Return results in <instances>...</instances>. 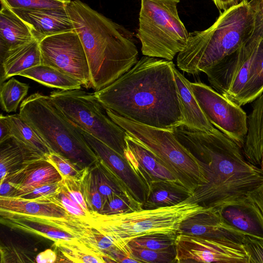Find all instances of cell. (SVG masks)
<instances>
[{
  "instance_id": "cell-40",
  "label": "cell",
  "mask_w": 263,
  "mask_h": 263,
  "mask_svg": "<svg viewBox=\"0 0 263 263\" xmlns=\"http://www.w3.org/2000/svg\"><path fill=\"white\" fill-rule=\"evenodd\" d=\"M46 160L55 168L62 178L76 176L82 168L70 159L53 152L47 155Z\"/></svg>"
},
{
  "instance_id": "cell-21",
  "label": "cell",
  "mask_w": 263,
  "mask_h": 263,
  "mask_svg": "<svg viewBox=\"0 0 263 263\" xmlns=\"http://www.w3.org/2000/svg\"><path fill=\"white\" fill-rule=\"evenodd\" d=\"M0 215L59 218L77 217L70 214L63 206L50 201L2 196H0Z\"/></svg>"
},
{
  "instance_id": "cell-1",
  "label": "cell",
  "mask_w": 263,
  "mask_h": 263,
  "mask_svg": "<svg viewBox=\"0 0 263 263\" xmlns=\"http://www.w3.org/2000/svg\"><path fill=\"white\" fill-rule=\"evenodd\" d=\"M173 64L144 55L128 71L93 94L105 108L126 119L173 130L182 123Z\"/></svg>"
},
{
  "instance_id": "cell-17",
  "label": "cell",
  "mask_w": 263,
  "mask_h": 263,
  "mask_svg": "<svg viewBox=\"0 0 263 263\" xmlns=\"http://www.w3.org/2000/svg\"><path fill=\"white\" fill-rule=\"evenodd\" d=\"M11 10L28 25L39 42L48 36L74 30L66 7Z\"/></svg>"
},
{
  "instance_id": "cell-4",
  "label": "cell",
  "mask_w": 263,
  "mask_h": 263,
  "mask_svg": "<svg viewBox=\"0 0 263 263\" xmlns=\"http://www.w3.org/2000/svg\"><path fill=\"white\" fill-rule=\"evenodd\" d=\"M259 23L258 12L248 0L223 11L208 29L189 32L185 47L177 54L178 67L195 74L214 66L248 42Z\"/></svg>"
},
{
  "instance_id": "cell-29",
  "label": "cell",
  "mask_w": 263,
  "mask_h": 263,
  "mask_svg": "<svg viewBox=\"0 0 263 263\" xmlns=\"http://www.w3.org/2000/svg\"><path fill=\"white\" fill-rule=\"evenodd\" d=\"M91 167L103 203L116 196H132L122 180L103 160L98 158Z\"/></svg>"
},
{
  "instance_id": "cell-36",
  "label": "cell",
  "mask_w": 263,
  "mask_h": 263,
  "mask_svg": "<svg viewBox=\"0 0 263 263\" xmlns=\"http://www.w3.org/2000/svg\"><path fill=\"white\" fill-rule=\"evenodd\" d=\"M132 257L138 262L177 263L175 246L164 250H154L128 245Z\"/></svg>"
},
{
  "instance_id": "cell-22",
  "label": "cell",
  "mask_w": 263,
  "mask_h": 263,
  "mask_svg": "<svg viewBox=\"0 0 263 263\" xmlns=\"http://www.w3.org/2000/svg\"><path fill=\"white\" fill-rule=\"evenodd\" d=\"M1 84L9 78L42 64L39 42L34 40L8 50L1 58Z\"/></svg>"
},
{
  "instance_id": "cell-20",
  "label": "cell",
  "mask_w": 263,
  "mask_h": 263,
  "mask_svg": "<svg viewBox=\"0 0 263 263\" xmlns=\"http://www.w3.org/2000/svg\"><path fill=\"white\" fill-rule=\"evenodd\" d=\"M11 137L21 147L24 154V163L46 159L52 152L34 129L20 114L6 116Z\"/></svg>"
},
{
  "instance_id": "cell-5",
  "label": "cell",
  "mask_w": 263,
  "mask_h": 263,
  "mask_svg": "<svg viewBox=\"0 0 263 263\" xmlns=\"http://www.w3.org/2000/svg\"><path fill=\"white\" fill-rule=\"evenodd\" d=\"M206 209L190 197L169 206L114 215L92 212L89 223L92 228L111 237L119 249L133 258L127 245L132 239L156 233L177 234L183 220Z\"/></svg>"
},
{
  "instance_id": "cell-49",
  "label": "cell",
  "mask_w": 263,
  "mask_h": 263,
  "mask_svg": "<svg viewBox=\"0 0 263 263\" xmlns=\"http://www.w3.org/2000/svg\"><path fill=\"white\" fill-rule=\"evenodd\" d=\"M257 12L259 14V19H260V33H261V39H262V40H263V14L259 13L258 11H257Z\"/></svg>"
},
{
  "instance_id": "cell-30",
  "label": "cell",
  "mask_w": 263,
  "mask_h": 263,
  "mask_svg": "<svg viewBox=\"0 0 263 263\" xmlns=\"http://www.w3.org/2000/svg\"><path fill=\"white\" fill-rule=\"evenodd\" d=\"M62 256L70 262H114L101 251L97 250L81 240L54 243Z\"/></svg>"
},
{
  "instance_id": "cell-48",
  "label": "cell",
  "mask_w": 263,
  "mask_h": 263,
  "mask_svg": "<svg viewBox=\"0 0 263 263\" xmlns=\"http://www.w3.org/2000/svg\"><path fill=\"white\" fill-rule=\"evenodd\" d=\"M251 2L258 12L263 14V0H252Z\"/></svg>"
},
{
  "instance_id": "cell-12",
  "label": "cell",
  "mask_w": 263,
  "mask_h": 263,
  "mask_svg": "<svg viewBox=\"0 0 263 263\" xmlns=\"http://www.w3.org/2000/svg\"><path fill=\"white\" fill-rule=\"evenodd\" d=\"M42 64L53 67L91 88L87 58L81 40L73 31L47 36L39 42Z\"/></svg>"
},
{
  "instance_id": "cell-19",
  "label": "cell",
  "mask_w": 263,
  "mask_h": 263,
  "mask_svg": "<svg viewBox=\"0 0 263 263\" xmlns=\"http://www.w3.org/2000/svg\"><path fill=\"white\" fill-rule=\"evenodd\" d=\"M172 69L180 104L181 125L204 132L216 130L217 128L206 118L195 98L191 88V82L175 68L174 64Z\"/></svg>"
},
{
  "instance_id": "cell-38",
  "label": "cell",
  "mask_w": 263,
  "mask_h": 263,
  "mask_svg": "<svg viewBox=\"0 0 263 263\" xmlns=\"http://www.w3.org/2000/svg\"><path fill=\"white\" fill-rule=\"evenodd\" d=\"M46 201L59 204L73 216L89 222L92 212L85 211L79 203L71 198L62 185L61 191L57 194Z\"/></svg>"
},
{
  "instance_id": "cell-32",
  "label": "cell",
  "mask_w": 263,
  "mask_h": 263,
  "mask_svg": "<svg viewBox=\"0 0 263 263\" xmlns=\"http://www.w3.org/2000/svg\"><path fill=\"white\" fill-rule=\"evenodd\" d=\"M84 199L91 212L100 213L103 200L99 191L96 179L91 166L82 168L79 174Z\"/></svg>"
},
{
  "instance_id": "cell-18",
  "label": "cell",
  "mask_w": 263,
  "mask_h": 263,
  "mask_svg": "<svg viewBox=\"0 0 263 263\" xmlns=\"http://www.w3.org/2000/svg\"><path fill=\"white\" fill-rule=\"evenodd\" d=\"M226 223L245 235L263 239V219L247 196L214 208Z\"/></svg>"
},
{
  "instance_id": "cell-35",
  "label": "cell",
  "mask_w": 263,
  "mask_h": 263,
  "mask_svg": "<svg viewBox=\"0 0 263 263\" xmlns=\"http://www.w3.org/2000/svg\"><path fill=\"white\" fill-rule=\"evenodd\" d=\"M177 235L175 233H152L133 238L127 245L154 250H164L175 246Z\"/></svg>"
},
{
  "instance_id": "cell-42",
  "label": "cell",
  "mask_w": 263,
  "mask_h": 263,
  "mask_svg": "<svg viewBox=\"0 0 263 263\" xmlns=\"http://www.w3.org/2000/svg\"><path fill=\"white\" fill-rule=\"evenodd\" d=\"M242 244L249 263H263V239L246 235Z\"/></svg>"
},
{
  "instance_id": "cell-51",
  "label": "cell",
  "mask_w": 263,
  "mask_h": 263,
  "mask_svg": "<svg viewBox=\"0 0 263 263\" xmlns=\"http://www.w3.org/2000/svg\"><path fill=\"white\" fill-rule=\"evenodd\" d=\"M59 1H62V2H65V3H69L71 0H59Z\"/></svg>"
},
{
  "instance_id": "cell-44",
  "label": "cell",
  "mask_w": 263,
  "mask_h": 263,
  "mask_svg": "<svg viewBox=\"0 0 263 263\" xmlns=\"http://www.w3.org/2000/svg\"><path fill=\"white\" fill-rule=\"evenodd\" d=\"M263 219V182L247 195Z\"/></svg>"
},
{
  "instance_id": "cell-26",
  "label": "cell",
  "mask_w": 263,
  "mask_h": 263,
  "mask_svg": "<svg viewBox=\"0 0 263 263\" xmlns=\"http://www.w3.org/2000/svg\"><path fill=\"white\" fill-rule=\"evenodd\" d=\"M1 217L2 223L11 229L42 236L52 240L54 243L79 240L62 230L47 223L18 215H2Z\"/></svg>"
},
{
  "instance_id": "cell-10",
  "label": "cell",
  "mask_w": 263,
  "mask_h": 263,
  "mask_svg": "<svg viewBox=\"0 0 263 263\" xmlns=\"http://www.w3.org/2000/svg\"><path fill=\"white\" fill-rule=\"evenodd\" d=\"M261 40L260 24L253 36L240 48L203 71L217 92L236 104L248 81Z\"/></svg>"
},
{
  "instance_id": "cell-46",
  "label": "cell",
  "mask_w": 263,
  "mask_h": 263,
  "mask_svg": "<svg viewBox=\"0 0 263 263\" xmlns=\"http://www.w3.org/2000/svg\"><path fill=\"white\" fill-rule=\"evenodd\" d=\"M0 143L11 137L10 126L6 116L2 114L0 116Z\"/></svg>"
},
{
  "instance_id": "cell-23",
  "label": "cell",
  "mask_w": 263,
  "mask_h": 263,
  "mask_svg": "<svg viewBox=\"0 0 263 263\" xmlns=\"http://www.w3.org/2000/svg\"><path fill=\"white\" fill-rule=\"evenodd\" d=\"M35 39L28 25L11 9L1 5L0 10V57L9 50Z\"/></svg>"
},
{
  "instance_id": "cell-41",
  "label": "cell",
  "mask_w": 263,
  "mask_h": 263,
  "mask_svg": "<svg viewBox=\"0 0 263 263\" xmlns=\"http://www.w3.org/2000/svg\"><path fill=\"white\" fill-rule=\"evenodd\" d=\"M79 174L76 176L62 178L61 184L74 201L79 203L85 211L91 212L84 199Z\"/></svg>"
},
{
  "instance_id": "cell-9",
  "label": "cell",
  "mask_w": 263,
  "mask_h": 263,
  "mask_svg": "<svg viewBox=\"0 0 263 263\" xmlns=\"http://www.w3.org/2000/svg\"><path fill=\"white\" fill-rule=\"evenodd\" d=\"M49 96L54 104L80 129L124 157L127 132L109 118L93 93L81 88L57 90L51 91Z\"/></svg>"
},
{
  "instance_id": "cell-45",
  "label": "cell",
  "mask_w": 263,
  "mask_h": 263,
  "mask_svg": "<svg viewBox=\"0 0 263 263\" xmlns=\"http://www.w3.org/2000/svg\"><path fill=\"white\" fill-rule=\"evenodd\" d=\"M57 253L50 249L39 253L35 259L37 263H53L57 261Z\"/></svg>"
},
{
  "instance_id": "cell-34",
  "label": "cell",
  "mask_w": 263,
  "mask_h": 263,
  "mask_svg": "<svg viewBox=\"0 0 263 263\" xmlns=\"http://www.w3.org/2000/svg\"><path fill=\"white\" fill-rule=\"evenodd\" d=\"M29 86L14 78L1 84L0 100L7 112H15L21 101L27 95Z\"/></svg>"
},
{
  "instance_id": "cell-3",
  "label": "cell",
  "mask_w": 263,
  "mask_h": 263,
  "mask_svg": "<svg viewBox=\"0 0 263 263\" xmlns=\"http://www.w3.org/2000/svg\"><path fill=\"white\" fill-rule=\"evenodd\" d=\"M66 8L85 51L95 91L136 64L138 50L130 31L80 0L71 1Z\"/></svg>"
},
{
  "instance_id": "cell-6",
  "label": "cell",
  "mask_w": 263,
  "mask_h": 263,
  "mask_svg": "<svg viewBox=\"0 0 263 263\" xmlns=\"http://www.w3.org/2000/svg\"><path fill=\"white\" fill-rule=\"evenodd\" d=\"M52 152L80 167L91 166L98 158L80 129L54 104L50 96L35 92L21 103L20 113Z\"/></svg>"
},
{
  "instance_id": "cell-47",
  "label": "cell",
  "mask_w": 263,
  "mask_h": 263,
  "mask_svg": "<svg viewBox=\"0 0 263 263\" xmlns=\"http://www.w3.org/2000/svg\"><path fill=\"white\" fill-rule=\"evenodd\" d=\"M219 10L225 11L235 6L243 0H211Z\"/></svg>"
},
{
  "instance_id": "cell-11",
  "label": "cell",
  "mask_w": 263,
  "mask_h": 263,
  "mask_svg": "<svg viewBox=\"0 0 263 263\" xmlns=\"http://www.w3.org/2000/svg\"><path fill=\"white\" fill-rule=\"evenodd\" d=\"M190 86L208 120L242 149L248 132L246 112L240 106L203 83H191Z\"/></svg>"
},
{
  "instance_id": "cell-43",
  "label": "cell",
  "mask_w": 263,
  "mask_h": 263,
  "mask_svg": "<svg viewBox=\"0 0 263 263\" xmlns=\"http://www.w3.org/2000/svg\"><path fill=\"white\" fill-rule=\"evenodd\" d=\"M61 181L57 183L43 185L34 189L22 197L25 199L46 201L53 196L57 194L61 190Z\"/></svg>"
},
{
  "instance_id": "cell-7",
  "label": "cell",
  "mask_w": 263,
  "mask_h": 263,
  "mask_svg": "<svg viewBox=\"0 0 263 263\" xmlns=\"http://www.w3.org/2000/svg\"><path fill=\"white\" fill-rule=\"evenodd\" d=\"M105 109L114 122L148 149L192 195L208 183L206 164L183 145L173 130L140 124Z\"/></svg>"
},
{
  "instance_id": "cell-15",
  "label": "cell",
  "mask_w": 263,
  "mask_h": 263,
  "mask_svg": "<svg viewBox=\"0 0 263 263\" xmlns=\"http://www.w3.org/2000/svg\"><path fill=\"white\" fill-rule=\"evenodd\" d=\"M81 132L98 158L103 160L116 173L132 196L143 205L147 198L146 189L125 157L90 134L82 130Z\"/></svg>"
},
{
  "instance_id": "cell-24",
  "label": "cell",
  "mask_w": 263,
  "mask_h": 263,
  "mask_svg": "<svg viewBox=\"0 0 263 263\" xmlns=\"http://www.w3.org/2000/svg\"><path fill=\"white\" fill-rule=\"evenodd\" d=\"M19 184L9 197H20L40 186L60 182L62 179L55 168L47 160L24 163Z\"/></svg>"
},
{
  "instance_id": "cell-14",
  "label": "cell",
  "mask_w": 263,
  "mask_h": 263,
  "mask_svg": "<svg viewBox=\"0 0 263 263\" xmlns=\"http://www.w3.org/2000/svg\"><path fill=\"white\" fill-rule=\"evenodd\" d=\"M125 141L124 157L145 185L147 195L152 184L155 182L166 181L180 184L171 172L148 149L127 133Z\"/></svg>"
},
{
  "instance_id": "cell-27",
  "label": "cell",
  "mask_w": 263,
  "mask_h": 263,
  "mask_svg": "<svg viewBox=\"0 0 263 263\" xmlns=\"http://www.w3.org/2000/svg\"><path fill=\"white\" fill-rule=\"evenodd\" d=\"M192 196L185 187L177 183L155 182L151 186L142 209H152L176 205Z\"/></svg>"
},
{
  "instance_id": "cell-50",
  "label": "cell",
  "mask_w": 263,
  "mask_h": 263,
  "mask_svg": "<svg viewBox=\"0 0 263 263\" xmlns=\"http://www.w3.org/2000/svg\"><path fill=\"white\" fill-rule=\"evenodd\" d=\"M260 168L263 170V153L262 155L261 159V162L260 164Z\"/></svg>"
},
{
  "instance_id": "cell-8",
  "label": "cell",
  "mask_w": 263,
  "mask_h": 263,
  "mask_svg": "<svg viewBox=\"0 0 263 263\" xmlns=\"http://www.w3.org/2000/svg\"><path fill=\"white\" fill-rule=\"evenodd\" d=\"M180 0H141L136 37L143 55L173 60L185 47L189 34L177 10Z\"/></svg>"
},
{
  "instance_id": "cell-16",
  "label": "cell",
  "mask_w": 263,
  "mask_h": 263,
  "mask_svg": "<svg viewBox=\"0 0 263 263\" xmlns=\"http://www.w3.org/2000/svg\"><path fill=\"white\" fill-rule=\"evenodd\" d=\"M178 234L216 239L242 244L246 235L224 222L212 208H208L183 220L180 225Z\"/></svg>"
},
{
  "instance_id": "cell-2",
  "label": "cell",
  "mask_w": 263,
  "mask_h": 263,
  "mask_svg": "<svg viewBox=\"0 0 263 263\" xmlns=\"http://www.w3.org/2000/svg\"><path fill=\"white\" fill-rule=\"evenodd\" d=\"M173 132L189 151L207 166V184L190 198L205 208L247 196L263 182V170L248 162L242 149L217 129L204 132L180 125Z\"/></svg>"
},
{
  "instance_id": "cell-13",
  "label": "cell",
  "mask_w": 263,
  "mask_h": 263,
  "mask_svg": "<svg viewBox=\"0 0 263 263\" xmlns=\"http://www.w3.org/2000/svg\"><path fill=\"white\" fill-rule=\"evenodd\" d=\"M176 262L249 263L243 244L216 239L178 234Z\"/></svg>"
},
{
  "instance_id": "cell-33",
  "label": "cell",
  "mask_w": 263,
  "mask_h": 263,
  "mask_svg": "<svg viewBox=\"0 0 263 263\" xmlns=\"http://www.w3.org/2000/svg\"><path fill=\"white\" fill-rule=\"evenodd\" d=\"M0 178L21 167L25 158L21 147L12 137L0 143Z\"/></svg>"
},
{
  "instance_id": "cell-28",
  "label": "cell",
  "mask_w": 263,
  "mask_h": 263,
  "mask_svg": "<svg viewBox=\"0 0 263 263\" xmlns=\"http://www.w3.org/2000/svg\"><path fill=\"white\" fill-rule=\"evenodd\" d=\"M19 76L59 90L80 89L81 83L76 79L53 67L41 64L25 70Z\"/></svg>"
},
{
  "instance_id": "cell-39",
  "label": "cell",
  "mask_w": 263,
  "mask_h": 263,
  "mask_svg": "<svg viewBox=\"0 0 263 263\" xmlns=\"http://www.w3.org/2000/svg\"><path fill=\"white\" fill-rule=\"evenodd\" d=\"M10 9L31 10L66 7L67 3L59 0H0Z\"/></svg>"
},
{
  "instance_id": "cell-25",
  "label": "cell",
  "mask_w": 263,
  "mask_h": 263,
  "mask_svg": "<svg viewBox=\"0 0 263 263\" xmlns=\"http://www.w3.org/2000/svg\"><path fill=\"white\" fill-rule=\"evenodd\" d=\"M247 122L248 132L242 153L250 163L260 166L263 153V91L254 100Z\"/></svg>"
},
{
  "instance_id": "cell-31",
  "label": "cell",
  "mask_w": 263,
  "mask_h": 263,
  "mask_svg": "<svg viewBox=\"0 0 263 263\" xmlns=\"http://www.w3.org/2000/svg\"><path fill=\"white\" fill-rule=\"evenodd\" d=\"M263 91V40L251 68L246 85L236 103L239 106L254 101Z\"/></svg>"
},
{
  "instance_id": "cell-37",
  "label": "cell",
  "mask_w": 263,
  "mask_h": 263,
  "mask_svg": "<svg viewBox=\"0 0 263 263\" xmlns=\"http://www.w3.org/2000/svg\"><path fill=\"white\" fill-rule=\"evenodd\" d=\"M142 209V205L130 195L116 196L105 201L100 214H119Z\"/></svg>"
}]
</instances>
